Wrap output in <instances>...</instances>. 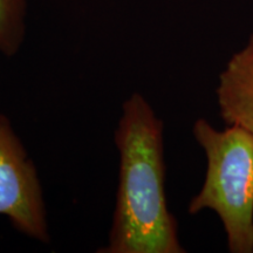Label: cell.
<instances>
[{
  "label": "cell",
  "mask_w": 253,
  "mask_h": 253,
  "mask_svg": "<svg viewBox=\"0 0 253 253\" xmlns=\"http://www.w3.org/2000/svg\"><path fill=\"white\" fill-rule=\"evenodd\" d=\"M217 102L220 118L227 126L253 134V34L220 73Z\"/></svg>",
  "instance_id": "277c9868"
},
{
  "label": "cell",
  "mask_w": 253,
  "mask_h": 253,
  "mask_svg": "<svg viewBox=\"0 0 253 253\" xmlns=\"http://www.w3.org/2000/svg\"><path fill=\"white\" fill-rule=\"evenodd\" d=\"M164 126L143 95L122 104L115 129L119 182L108 243L100 253H184L168 208Z\"/></svg>",
  "instance_id": "6da1fadb"
},
{
  "label": "cell",
  "mask_w": 253,
  "mask_h": 253,
  "mask_svg": "<svg viewBox=\"0 0 253 253\" xmlns=\"http://www.w3.org/2000/svg\"><path fill=\"white\" fill-rule=\"evenodd\" d=\"M192 134L207 157V172L188 212L212 211L229 251L253 253V134L235 126L219 130L205 119L196 120Z\"/></svg>",
  "instance_id": "7a4b0ae2"
},
{
  "label": "cell",
  "mask_w": 253,
  "mask_h": 253,
  "mask_svg": "<svg viewBox=\"0 0 253 253\" xmlns=\"http://www.w3.org/2000/svg\"><path fill=\"white\" fill-rule=\"evenodd\" d=\"M0 216L21 235L49 242L47 210L36 164L7 116L0 114Z\"/></svg>",
  "instance_id": "3957f363"
},
{
  "label": "cell",
  "mask_w": 253,
  "mask_h": 253,
  "mask_svg": "<svg viewBox=\"0 0 253 253\" xmlns=\"http://www.w3.org/2000/svg\"><path fill=\"white\" fill-rule=\"evenodd\" d=\"M28 0H0V54L17 55L26 37Z\"/></svg>",
  "instance_id": "5b68a950"
}]
</instances>
